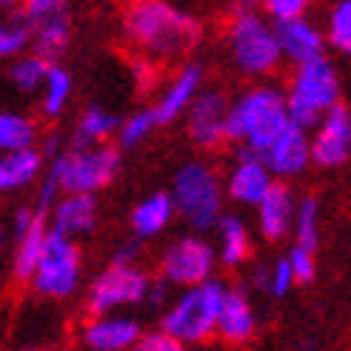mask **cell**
Returning <instances> with one entry per match:
<instances>
[{
	"label": "cell",
	"mask_w": 351,
	"mask_h": 351,
	"mask_svg": "<svg viewBox=\"0 0 351 351\" xmlns=\"http://www.w3.org/2000/svg\"><path fill=\"white\" fill-rule=\"evenodd\" d=\"M229 51L232 60L243 75L263 77L280 66L283 49H280L277 32L266 23L252 6H240L229 21Z\"/></svg>",
	"instance_id": "4"
},
{
	"label": "cell",
	"mask_w": 351,
	"mask_h": 351,
	"mask_svg": "<svg viewBox=\"0 0 351 351\" xmlns=\"http://www.w3.org/2000/svg\"><path fill=\"white\" fill-rule=\"evenodd\" d=\"M69 38H72V21H69V14L51 17V21L34 26L32 55H38L40 60H46V63L55 66V58H60L63 51H66Z\"/></svg>",
	"instance_id": "25"
},
{
	"label": "cell",
	"mask_w": 351,
	"mask_h": 351,
	"mask_svg": "<svg viewBox=\"0 0 351 351\" xmlns=\"http://www.w3.org/2000/svg\"><path fill=\"white\" fill-rule=\"evenodd\" d=\"M289 114L291 123H297L300 129L320 126V120L340 106V80L337 72L326 58L297 66L291 83H289Z\"/></svg>",
	"instance_id": "5"
},
{
	"label": "cell",
	"mask_w": 351,
	"mask_h": 351,
	"mask_svg": "<svg viewBox=\"0 0 351 351\" xmlns=\"http://www.w3.org/2000/svg\"><path fill=\"white\" fill-rule=\"evenodd\" d=\"M166 297H169V286H166V280H152V289H149V297H146V303L152 308H160L166 303Z\"/></svg>",
	"instance_id": "39"
},
{
	"label": "cell",
	"mask_w": 351,
	"mask_h": 351,
	"mask_svg": "<svg viewBox=\"0 0 351 351\" xmlns=\"http://www.w3.org/2000/svg\"><path fill=\"white\" fill-rule=\"evenodd\" d=\"M328 40L343 55H351V0H340L328 14Z\"/></svg>",
	"instance_id": "34"
},
{
	"label": "cell",
	"mask_w": 351,
	"mask_h": 351,
	"mask_svg": "<svg viewBox=\"0 0 351 351\" xmlns=\"http://www.w3.org/2000/svg\"><path fill=\"white\" fill-rule=\"evenodd\" d=\"M154 126H160L157 123V114L154 109H143V112H134L132 117H126L120 123V132H117V143L123 149H132L137 143H143V140L152 134Z\"/></svg>",
	"instance_id": "33"
},
{
	"label": "cell",
	"mask_w": 351,
	"mask_h": 351,
	"mask_svg": "<svg viewBox=\"0 0 351 351\" xmlns=\"http://www.w3.org/2000/svg\"><path fill=\"white\" fill-rule=\"evenodd\" d=\"M260 160L269 166V171L274 178H294V174H300L314 160L311 157V137L306 134V129L291 123V126L260 154Z\"/></svg>",
	"instance_id": "13"
},
{
	"label": "cell",
	"mask_w": 351,
	"mask_h": 351,
	"mask_svg": "<svg viewBox=\"0 0 351 351\" xmlns=\"http://www.w3.org/2000/svg\"><path fill=\"white\" fill-rule=\"evenodd\" d=\"M97 203L92 195H63L51 208V232L63 237H80L95 229Z\"/></svg>",
	"instance_id": "20"
},
{
	"label": "cell",
	"mask_w": 351,
	"mask_h": 351,
	"mask_svg": "<svg viewBox=\"0 0 351 351\" xmlns=\"http://www.w3.org/2000/svg\"><path fill=\"white\" fill-rule=\"evenodd\" d=\"M174 212H178V206H174L171 195H166V191H154V195H149L146 200H140L134 206L132 229H134L137 237H154L171 223Z\"/></svg>",
	"instance_id": "23"
},
{
	"label": "cell",
	"mask_w": 351,
	"mask_h": 351,
	"mask_svg": "<svg viewBox=\"0 0 351 351\" xmlns=\"http://www.w3.org/2000/svg\"><path fill=\"white\" fill-rule=\"evenodd\" d=\"M257 331V317L254 308L249 303V297L240 289H229L226 303L220 308V320H217V337L226 346H245Z\"/></svg>",
	"instance_id": "18"
},
{
	"label": "cell",
	"mask_w": 351,
	"mask_h": 351,
	"mask_svg": "<svg viewBox=\"0 0 351 351\" xmlns=\"http://www.w3.org/2000/svg\"><path fill=\"white\" fill-rule=\"evenodd\" d=\"M289 126V100L274 86H254L229 109V140L252 154H263Z\"/></svg>",
	"instance_id": "2"
},
{
	"label": "cell",
	"mask_w": 351,
	"mask_h": 351,
	"mask_svg": "<svg viewBox=\"0 0 351 351\" xmlns=\"http://www.w3.org/2000/svg\"><path fill=\"white\" fill-rule=\"evenodd\" d=\"M21 12L32 26H40L51 17H60V14H69L66 9V0H21Z\"/></svg>",
	"instance_id": "35"
},
{
	"label": "cell",
	"mask_w": 351,
	"mask_h": 351,
	"mask_svg": "<svg viewBox=\"0 0 351 351\" xmlns=\"http://www.w3.org/2000/svg\"><path fill=\"white\" fill-rule=\"evenodd\" d=\"M126 38L154 60H174L197 43L200 23L169 0H132L123 14Z\"/></svg>",
	"instance_id": "1"
},
{
	"label": "cell",
	"mask_w": 351,
	"mask_h": 351,
	"mask_svg": "<svg viewBox=\"0 0 351 351\" xmlns=\"http://www.w3.org/2000/svg\"><path fill=\"white\" fill-rule=\"evenodd\" d=\"M217 260L223 266H240L245 263V257L252 254V237H249V229L245 223L234 215H223L220 223H217Z\"/></svg>",
	"instance_id": "24"
},
{
	"label": "cell",
	"mask_w": 351,
	"mask_h": 351,
	"mask_svg": "<svg viewBox=\"0 0 351 351\" xmlns=\"http://www.w3.org/2000/svg\"><path fill=\"white\" fill-rule=\"evenodd\" d=\"M171 200L178 206V215L197 232L217 229L220 223V203H223V183L215 169L206 163H186L171 183Z\"/></svg>",
	"instance_id": "6"
},
{
	"label": "cell",
	"mask_w": 351,
	"mask_h": 351,
	"mask_svg": "<svg viewBox=\"0 0 351 351\" xmlns=\"http://www.w3.org/2000/svg\"><path fill=\"white\" fill-rule=\"evenodd\" d=\"M280 49H283V58H289L297 66H306L323 58V32L314 26L308 17H294V21H283L274 23Z\"/></svg>",
	"instance_id": "15"
},
{
	"label": "cell",
	"mask_w": 351,
	"mask_h": 351,
	"mask_svg": "<svg viewBox=\"0 0 351 351\" xmlns=\"http://www.w3.org/2000/svg\"><path fill=\"white\" fill-rule=\"evenodd\" d=\"M21 351H40V348H21Z\"/></svg>",
	"instance_id": "41"
},
{
	"label": "cell",
	"mask_w": 351,
	"mask_h": 351,
	"mask_svg": "<svg viewBox=\"0 0 351 351\" xmlns=\"http://www.w3.org/2000/svg\"><path fill=\"white\" fill-rule=\"evenodd\" d=\"M49 234H51V229H46V220H43V212H40L38 220L32 223V229L17 237L14 257H12V277L17 280V283H32L34 280V271H38L40 257L46 252Z\"/></svg>",
	"instance_id": "21"
},
{
	"label": "cell",
	"mask_w": 351,
	"mask_h": 351,
	"mask_svg": "<svg viewBox=\"0 0 351 351\" xmlns=\"http://www.w3.org/2000/svg\"><path fill=\"white\" fill-rule=\"evenodd\" d=\"M34 43V26L21 12H12L0 26V55L3 58H23V51Z\"/></svg>",
	"instance_id": "29"
},
{
	"label": "cell",
	"mask_w": 351,
	"mask_h": 351,
	"mask_svg": "<svg viewBox=\"0 0 351 351\" xmlns=\"http://www.w3.org/2000/svg\"><path fill=\"white\" fill-rule=\"evenodd\" d=\"M34 143H38V123L32 117L17 112L0 114V149H3V154L34 149Z\"/></svg>",
	"instance_id": "27"
},
{
	"label": "cell",
	"mask_w": 351,
	"mask_h": 351,
	"mask_svg": "<svg viewBox=\"0 0 351 351\" xmlns=\"http://www.w3.org/2000/svg\"><path fill=\"white\" fill-rule=\"evenodd\" d=\"M294 234H297L294 245H303L308 252L317 249V240H320V203H317V197H303L297 203Z\"/></svg>",
	"instance_id": "30"
},
{
	"label": "cell",
	"mask_w": 351,
	"mask_h": 351,
	"mask_svg": "<svg viewBox=\"0 0 351 351\" xmlns=\"http://www.w3.org/2000/svg\"><path fill=\"white\" fill-rule=\"evenodd\" d=\"M132 351H186V346L160 328V331H143Z\"/></svg>",
	"instance_id": "38"
},
{
	"label": "cell",
	"mask_w": 351,
	"mask_h": 351,
	"mask_svg": "<svg viewBox=\"0 0 351 351\" xmlns=\"http://www.w3.org/2000/svg\"><path fill=\"white\" fill-rule=\"evenodd\" d=\"M274 174L269 171V166L260 160V154L243 152L240 160L234 163V169L229 171V180H226V191L234 203L243 206H260L266 200V195L274 186Z\"/></svg>",
	"instance_id": "14"
},
{
	"label": "cell",
	"mask_w": 351,
	"mask_h": 351,
	"mask_svg": "<svg viewBox=\"0 0 351 351\" xmlns=\"http://www.w3.org/2000/svg\"><path fill=\"white\" fill-rule=\"evenodd\" d=\"M43 157L46 152L40 149H23V152L3 154V160H0V189L17 191V189L32 186L43 171Z\"/></svg>",
	"instance_id": "22"
},
{
	"label": "cell",
	"mask_w": 351,
	"mask_h": 351,
	"mask_svg": "<svg viewBox=\"0 0 351 351\" xmlns=\"http://www.w3.org/2000/svg\"><path fill=\"white\" fill-rule=\"evenodd\" d=\"M149 289L152 280L137 266H109L92 283L89 297H86V308H89L92 317H106L114 308L146 300Z\"/></svg>",
	"instance_id": "9"
},
{
	"label": "cell",
	"mask_w": 351,
	"mask_h": 351,
	"mask_svg": "<svg viewBox=\"0 0 351 351\" xmlns=\"http://www.w3.org/2000/svg\"><path fill=\"white\" fill-rule=\"evenodd\" d=\"M311 157L317 166H340L351 157V109H331L311 137Z\"/></svg>",
	"instance_id": "12"
},
{
	"label": "cell",
	"mask_w": 351,
	"mask_h": 351,
	"mask_svg": "<svg viewBox=\"0 0 351 351\" xmlns=\"http://www.w3.org/2000/svg\"><path fill=\"white\" fill-rule=\"evenodd\" d=\"M254 283H257V289H263L271 297H283V294H289V289L297 283V280L291 274L289 260L280 257V260L271 263V266H263V269L254 271Z\"/></svg>",
	"instance_id": "32"
},
{
	"label": "cell",
	"mask_w": 351,
	"mask_h": 351,
	"mask_svg": "<svg viewBox=\"0 0 351 351\" xmlns=\"http://www.w3.org/2000/svg\"><path fill=\"white\" fill-rule=\"evenodd\" d=\"M140 326L132 317H92L83 326V343L92 351H132L140 340Z\"/></svg>",
	"instance_id": "16"
},
{
	"label": "cell",
	"mask_w": 351,
	"mask_h": 351,
	"mask_svg": "<svg viewBox=\"0 0 351 351\" xmlns=\"http://www.w3.org/2000/svg\"><path fill=\"white\" fill-rule=\"evenodd\" d=\"M112 132H120V123L109 109H100V106H89L80 120H77V129H75V143L72 149H92V146H103Z\"/></svg>",
	"instance_id": "26"
},
{
	"label": "cell",
	"mask_w": 351,
	"mask_h": 351,
	"mask_svg": "<svg viewBox=\"0 0 351 351\" xmlns=\"http://www.w3.org/2000/svg\"><path fill=\"white\" fill-rule=\"evenodd\" d=\"M226 289L220 280H208L203 286L186 289L178 300H174L166 311L160 328L174 340L186 343H206L208 337L217 335V320H220V308L226 303Z\"/></svg>",
	"instance_id": "3"
},
{
	"label": "cell",
	"mask_w": 351,
	"mask_h": 351,
	"mask_svg": "<svg viewBox=\"0 0 351 351\" xmlns=\"http://www.w3.org/2000/svg\"><path fill=\"white\" fill-rule=\"evenodd\" d=\"M17 3V0H3V6H14Z\"/></svg>",
	"instance_id": "40"
},
{
	"label": "cell",
	"mask_w": 351,
	"mask_h": 351,
	"mask_svg": "<svg viewBox=\"0 0 351 351\" xmlns=\"http://www.w3.org/2000/svg\"><path fill=\"white\" fill-rule=\"evenodd\" d=\"M289 266H291V274L297 283H311L314 280V271H317V266H314V252L303 249V245H291V252L286 254Z\"/></svg>",
	"instance_id": "36"
},
{
	"label": "cell",
	"mask_w": 351,
	"mask_h": 351,
	"mask_svg": "<svg viewBox=\"0 0 351 351\" xmlns=\"http://www.w3.org/2000/svg\"><path fill=\"white\" fill-rule=\"evenodd\" d=\"M69 97H72V77H69L66 69H60L58 63L49 69V77H46V86H43V114L46 117H58Z\"/></svg>",
	"instance_id": "31"
},
{
	"label": "cell",
	"mask_w": 351,
	"mask_h": 351,
	"mask_svg": "<svg viewBox=\"0 0 351 351\" xmlns=\"http://www.w3.org/2000/svg\"><path fill=\"white\" fill-rule=\"evenodd\" d=\"M203 92V69L197 63L191 66H183L180 75L169 83V89L160 95L154 106V114H157V123H171L178 120L180 114H186L191 109V103H195Z\"/></svg>",
	"instance_id": "17"
},
{
	"label": "cell",
	"mask_w": 351,
	"mask_h": 351,
	"mask_svg": "<svg viewBox=\"0 0 351 351\" xmlns=\"http://www.w3.org/2000/svg\"><path fill=\"white\" fill-rule=\"evenodd\" d=\"M294 220H297V203L291 197V191L283 183H274L266 200L257 206L260 234L266 240H283L294 229Z\"/></svg>",
	"instance_id": "19"
},
{
	"label": "cell",
	"mask_w": 351,
	"mask_h": 351,
	"mask_svg": "<svg viewBox=\"0 0 351 351\" xmlns=\"http://www.w3.org/2000/svg\"><path fill=\"white\" fill-rule=\"evenodd\" d=\"M120 169V154L114 146H92V149H72L58 154L49 174L55 178L63 195H95L103 186L114 180Z\"/></svg>",
	"instance_id": "7"
},
{
	"label": "cell",
	"mask_w": 351,
	"mask_h": 351,
	"mask_svg": "<svg viewBox=\"0 0 351 351\" xmlns=\"http://www.w3.org/2000/svg\"><path fill=\"white\" fill-rule=\"evenodd\" d=\"M229 109L232 103H226L220 92H200V97L191 103L186 114V129L191 143L206 152L220 149L229 140Z\"/></svg>",
	"instance_id": "11"
},
{
	"label": "cell",
	"mask_w": 351,
	"mask_h": 351,
	"mask_svg": "<svg viewBox=\"0 0 351 351\" xmlns=\"http://www.w3.org/2000/svg\"><path fill=\"white\" fill-rule=\"evenodd\" d=\"M215 249L208 245L203 237H180L174 240L169 249L163 252L160 260V274L166 283L171 286H186V289H195L203 286L212 280L215 271Z\"/></svg>",
	"instance_id": "10"
},
{
	"label": "cell",
	"mask_w": 351,
	"mask_h": 351,
	"mask_svg": "<svg viewBox=\"0 0 351 351\" xmlns=\"http://www.w3.org/2000/svg\"><path fill=\"white\" fill-rule=\"evenodd\" d=\"M49 69H51V63L40 60L38 55H23V58L12 60L6 77H9V83L14 86L17 92L32 95V92H38V89H43V86H46Z\"/></svg>",
	"instance_id": "28"
},
{
	"label": "cell",
	"mask_w": 351,
	"mask_h": 351,
	"mask_svg": "<svg viewBox=\"0 0 351 351\" xmlns=\"http://www.w3.org/2000/svg\"><path fill=\"white\" fill-rule=\"evenodd\" d=\"M77 280H80V249L75 245V240L51 232L46 252L40 257V266L34 271L32 289L43 297L60 300V297H69L77 289Z\"/></svg>",
	"instance_id": "8"
},
{
	"label": "cell",
	"mask_w": 351,
	"mask_h": 351,
	"mask_svg": "<svg viewBox=\"0 0 351 351\" xmlns=\"http://www.w3.org/2000/svg\"><path fill=\"white\" fill-rule=\"evenodd\" d=\"M260 3L277 23H283V21H294V17H306L311 0H260Z\"/></svg>",
	"instance_id": "37"
}]
</instances>
